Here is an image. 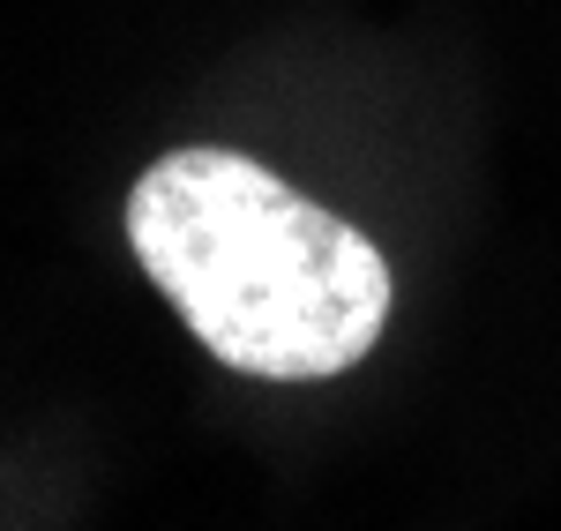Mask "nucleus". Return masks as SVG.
Segmentation results:
<instances>
[{"label": "nucleus", "mask_w": 561, "mask_h": 531, "mask_svg": "<svg viewBox=\"0 0 561 531\" xmlns=\"http://www.w3.org/2000/svg\"><path fill=\"white\" fill-rule=\"evenodd\" d=\"M128 240L195 345L255 382H330L389 322L375 240L240 150L158 158L128 195Z\"/></svg>", "instance_id": "nucleus-1"}]
</instances>
